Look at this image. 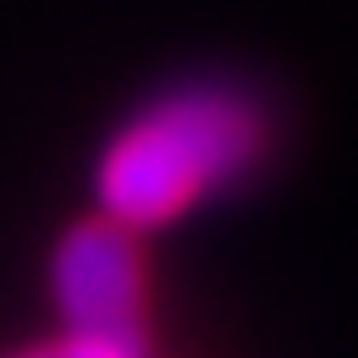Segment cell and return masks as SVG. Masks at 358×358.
<instances>
[{"instance_id": "3957f363", "label": "cell", "mask_w": 358, "mask_h": 358, "mask_svg": "<svg viewBox=\"0 0 358 358\" xmlns=\"http://www.w3.org/2000/svg\"><path fill=\"white\" fill-rule=\"evenodd\" d=\"M11 358H149V336H78V331H66L45 348H28Z\"/></svg>"}, {"instance_id": "7a4b0ae2", "label": "cell", "mask_w": 358, "mask_h": 358, "mask_svg": "<svg viewBox=\"0 0 358 358\" xmlns=\"http://www.w3.org/2000/svg\"><path fill=\"white\" fill-rule=\"evenodd\" d=\"M50 287L66 331L78 336H149L143 331V254L138 231L116 221H78L50 259Z\"/></svg>"}, {"instance_id": "6da1fadb", "label": "cell", "mask_w": 358, "mask_h": 358, "mask_svg": "<svg viewBox=\"0 0 358 358\" xmlns=\"http://www.w3.org/2000/svg\"><path fill=\"white\" fill-rule=\"evenodd\" d=\"M265 149V116L226 83H182L143 105L105 143L94 193L105 221L149 231L187 215L226 182H237Z\"/></svg>"}]
</instances>
